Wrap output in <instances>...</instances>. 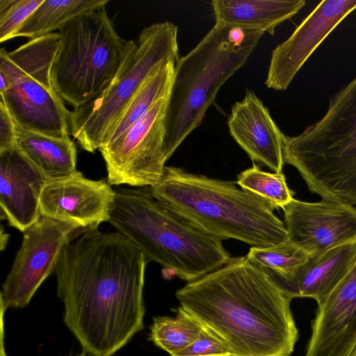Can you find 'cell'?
I'll use <instances>...</instances> for the list:
<instances>
[{"mask_svg": "<svg viewBox=\"0 0 356 356\" xmlns=\"http://www.w3.org/2000/svg\"><path fill=\"white\" fill-rule=\"evenodd\" d=\"M147 263L118 232L88 229L65 246L54 271L57 293L86 352L112 356L143 328Z\"/></svg>", "mask_w": 356, "mask_h": 356, "instance_id": "6da1fadb", "label": "cell"}, {"mask_svg": "<svg viewBox=\"0 0 356 356\" xmlns=\"http://www.w3.org/2000/svg\"><path fill=\"white\" fill-rule=\"evenodd\" d=\"M175 296L232 356H290L294 350L292 298L246 256L188 282Z\"/></svg>", "mask_w": 356, "mask_h": 356, "instance_id": "7a4b0ae2", "label": "cell"}, {"mask_svg": "<svg viewBox=\"0 0 356 356\" xmlns=\"http://www.w3.org/2000/svg\"><path fill=\"white\" fill-rule=\"evenodd\" d=\"M149 188L172 213L221 241L232 238L252 247H268L289 240L275 208L235 182L165 166L160 180Z\"/></svg>", "mask_w": 356, "mask_h": 356, "instance_id": "3957f363", "label": "cell"}, {"mask_svg": "<svg viewBox=\"0 0 356 356\" xmlns=\"http://www.w3.org/2000/svg\"><path fill=\"white\" fill-rule=\"evenodd\" d=\"M108 222L145 255L188 282L216 270L232 259L222 241L172 213L149 187L115 189Z\"/></svg>", "mask_w": 356, "mask_h": 356, "instance_id": "277c9868", "label": "cell"}, {"mask_svg": "<svg viewBox=\"0 0 356 356\" xmlns=\"http://www.w3.org/2000/svg\"><path fill=\"white\" fill-rule=\"evenodd\" d=\"M264 33L216 22L190 52L178 58L166 112L167 160L202 124L220 87L245 64Z\"/></svg>", "mask_w": 356, "mask_h": 356, "instance_id": "5b68a950", "label": "cell"}, {"mask_svg": "<svg viewBox=\"0 0 356 356\" xmlns=\"http://www.w3.org/2000/svg\"><path fill=\"white\" fill-rule=\"evenodd\" d=\"M283 156L312 193L356 204V77L331 98L321 120L296 136L284 135Z\"/></svg>", "mask_w": 356, "mask_h": 356, "instance_id": "8992f818", "label": "cell"}, {"mask_svg": "<svg viewBox=\"0 0 356 356\" xmlns=\"http://www.w3.org/2000/svg\"><path fill=\"white\" fill-rule=\"evenodd\" d=\"M177 26L156 22L145 27L132 40L110 84L95 99L70 113V132L79 146L95 152L105 146L116 124L147 79L168 62L179 58Z\"/></svg>", "mask_w": 356, "mask_h": 356, "instance_id": "52a82bcc", "label": "cell"}, {"mask_svg": "<svg viewBox=\"0 0 356 356\" xmlns=\"http://www.w3.org/2000/svg\"><path fill=\"white\" fill-rule=\"evenodd\" d=\"M58 33L51 81L60 97L76 108L110 84L132 40L119 36L105 7L70 19Z\"/></svg>", "mask_w": 356, "mask_h": 356, "instance_id": "ba28073f", "label": "cell"}, {"mask_svg": "<svg viewBox=\"0 0 356 356\" xmlns=\"http://www.w3.org/2000/svg\"><path fill=\"white\" fill-rule=\"evenodd\" d=\"M59 40V33H51L11 52L0 49V102L22 128L63 138L70 137V112L50 76Z\"/></svg>", "mask_w": 356, "mask_h": 356, "instance_id": "9c48e42d", "label": "cell"}, {"mask_svg": "<svg viewBox=\"0 0 356 356\" xmlns=\"http://www.w3.org/2000/svg\"><path fill=\"white\" fill-rule=\"evenodd\" d=\"M169 96L156 102L119 138L99 149L111 186L150 187L161 178L167 161L165 138Z\"/></svg>", "mask_w": 356, "mask_h": 356, "instance_id": "30bf717a", "label": "cell"}, {"mask_svg": "<svg viewBox=\"0 0 356 356\" xmlns=\"http://www.w3.org/2000/svg\"><path fill=\"white\" fill-rule=\"evenodd\" d=\"M86 230L75 223L44 216L29 227L2 284L0 298L6 307L26 306L54 271L65 246Z\"/></svg>", "mask_w": 356, "mask_h": 356, "instance_id": "8fae6325", "label": "cell"}, {"mask_svg": "<svg viewBox=\"0 0 356 356\" xmlns=\"http://www.w3.org/2000/svg\"><path fill=\"white\" fill-rule=\"evenodd\" d=\"M289 240L310 257L356 242V208L322 199H293L283 209Z\"/></svg>", "mask_w": 356, "mask_h": 356, "instance_id": "7c38bea8", "label": "cell"}, {"mask_svg": "<svg viewBox=\"0 0 356 356\" xmlns=\"http://www.w3.org/2000/svg\"><path fill=\"white\" fill-rule=\"evenodd\" d=\"M115 194L108 181L88 179L76 170L46 183L40 197V213L85 229H97L108 222Z\"/></svg>", "mask_w": 356, "mask_h": 356, "instance_id": "4fadbf2b", "label": "cell"}, {"mask_svg": "<svg viewBox=\"0 0 356 356\" xmlns=\"http://www.w3.org/2000/svg\"><path fill=\"white\" fill-rule=\"evenodd\" d=\"M356 0L322 1L291 36L272 51L265 84L276 90L287 89L302 65L351 12Z\"/></svg>", "mask_w": 356, "mask_h": 356, "instance_id": "5bb4252c", "label": "cell"}, {"mask_svg": "<svg viewBox=\"0 0 356 356\" xmlns=\"http://www.w3.org/2000/svg\"><path fill=\"white\" fill-rule=\"evenodd\" d=\"M356 347V261L321 302L305 356H350Z\"/></svg>", "mask_w": 356, "mask_h": 356, "instance_id": "9a60e30c", "label": "cell"}, {"mask_svg": "<svg viewBox=\"0 0 356 356\" xmlns=\"http://www.w3.org/2000/svg\"><path fill=\"white\" fill-rule=\"evenodd\" d=\"M227 126L232 137L251 159L282 172L284 135L252 90L232 107Z\"/></svg>", "mask_w": 356, "mask_h": 356, "instance_id": "2e32d148", "label": "cell"}, {"mask_svg": "<svg viewBox=\"0 0 356 356\" xmlns=\"http://www.w3.org/2000/svg\"><path fill=\"white\" fill-rule=\"evenodd\" d=\"M47 181L17 149L0 153L1 218L24 233L42 216L40 197Z\"/></svg>", "mask_w": 356, "mask_h": 356, "instance_id": "e0dca14e", "label": "cell"}, {"mask_svg": "<svg viewBox=\"0 0 356 356\" xmlns=\"http://www.w3.org/2000/svg\"><path fill=\"white\" fill-rule=\"evenodd\" d=\"M356 261V242L309 257L298 267L277 273L263 269L287 295L323 300L339 284Z\"/></svg>", "mask_w": 356, "mask_h": 356, "instance_id": "ac0fdd59", "label": "cell"}, {"mask_svg": "<svg viewBox=\"0 0 356 356\" xmlns=\"http://www.w3.org/2000/svg\"><path fill=\"white\" fill-rule=\"evenodd\" d=\"M305 0H213L216 22L255 29L271 35L301 10Z\"/></svg>", "mask_w": 356, "mask_h": 356, "instance_id": "d6986e66", "label": "cell"}, {"mask_svg": "<svg viewBox=\"0 0 356 356\" xmlns=\"http://www.w3.org/2000/svg\"><path fill=\"white\" fill-rule=\"evenodd\" d=\"M17 149L48 181L76 170V148L70 137L58 138L26 130L15 122Z\"/></svg>", "mask_w": 356, "mask_h": 356, "instance_id": "ffe728a7", "label": "cell"}, {"mask_svg": "<svg viewBox=\"0 0 356 356\" xmlns=\"http://www.w3.org/2000/svg\"><path fill=\"white\" fill-rule=\"evenodd\" d=\"M108 0H44L26 19L15 37L35 39L60 29L78 15L105 7Z\"/></svg>", "mask_w": 356, "mask_h": 356, "instance_id": "44dd1931", "label": "cell"}, {"mask_svg": "<svg viewBox=\"0 0 356 356\" xmlns=\"http://www.w3.org/2000/svg\"><path fill=\"white\" fill-rule=\"evenodd\" d=\"M175 65L174 62L166 63L147 79L116 124L107 144L122 136L156 102L170 93Z\"/></svg>", "mask_w": 356, "mask_h": 356, "instance_id": "7402d4cb", "label": "cell"}, {"mask_svg": "<svg viewBox=\"0 0 356 356\" xmlns=\"http://www.w3.org/2000/svg\"><path fill=\"white\" fill-rule=\"evenodd\" d=\"M202 329V325L180 306L175 317L154 318L149 339L171 355L192 343Z\"/></svg>", "mask_w": 356, "mask_h": 356, "instance_id": "603a6c76", "label": "cell"}, {"mask_svg": "<svg viewBox=\"0 0 356 356\" xmlns=\"http://www.w3.org/2000/svg\"><path fill=\"white\" fill-rule=\"evenodd\" d=\"M236 183L275 209H283L293 199L294 192L289 188L283 172H266L254 163L238 174Z\"/></svg>", "mask_w": 356, "mask_h": 356, "instance_id": "cb8c5ba5", "label": "cell"}, {"mask_svg": "<svg viewBox=\"0 0 356 356\" xmlns=\"http://www.w3.org/2000/svg\"><path fill=\"white\" fill-rule=\"evenodd\" d=\"M246 257L263 269L286 273L304 264L310 256L288 240L268 247H252Z\"/></svg>", "mask_w": 356, "mask_h": 356, "instance_id": "d4e9b609", "label": "cell"}, {"mask_svg": "<svg viewBox=\"0 0 356 356\" xmlns=\"http://www.w3.org/2000/svg\"><path fill=\"white\" fill-rule=\"evenodd\" d=\"M44 0H0V42L14 38L22 24Z\"/></svg>", "mask_w": 356, "mask_h": 356, "instance_id": "484cf974", "label": "cell"}, {"mask_svg": "<svg viewBox=\"0 0 356 356\" xmlns=\"http://www.w3.org/2000/svg\"><path fill=\"white\" fill-rule=\"evenodd\" d=\"M170 356H232L223 342L204 328L188 346Z\"/></svg>", "mask_w": 356, "mask_h": 356, "instance_id": "4316f807", "label": "cell"}, {"mask_svg": "<svg viewBox=\"0 0 356 356\" xmlns=\"http://www.w3.org/2000/svg\"><path fill=\"white\" fill-rule=\"evenodd\" d=\"M16 149L15 122L6 106L0 102V153Z\"/></svg>", "mask_w": 356, "mask_h": 356, "instance_id": "83f0119b", "label": "cell"}, {"mask_svg": "<svg viewBox=\"0 0 356 356\" xmlns=\"http://www.w3.org/2000/svg\"><path fill=\"white\" fill-rule=\"evenodd\" d=\"M7 308L4 305L2 300L0 298V339H1V348L0 356H8L4 346V323L3 316Z\"/></svg>", "mask_w": 356, "mask_h": 356, "instance_id": "f1b7e54d", "label": "cell"}, {"mask_svg": "<svg viewBox=\"0 0 356 356\" xmlns=\"http://www.w3.org/2000/svg\"><path fill=\"white\" fill-rule=\"evenodd\" d=\"M8 234H6V233L3 232V227L1 228V238H4L5 240L4 241H1V250H3L6 243H7V239L8 238Z\"/></svg>", "mask_w": 356, "mask_h": 356, "instance_id": "f546056e", "label": "cell"}, {"mask_svg": "<svg viewBox=\"0 0 356 356\" xmlns=\"http://www.w3.org/2000/svg\"><path fill=\"white\" fill-rule=\"evenodd\" d=\"M350 356H356V347L353 350V353H352Z\"/></svg>", "mask_w": 356, "mask_h": 356, "instance_id": "4dcf8cb0", "label": "cell"}, {"mask_svg": "<svg viewBox=\"0 0 356 356\" xmlns=\"http://www.w3.org/2000/svg\"><path fill=\"white\" fill-rule=\"evenodd\" d=\"M77 356H88V355H86L85 353H81V355H77Z\"/></svg>", "mask_w": 356, "mask_h": 356, "instance_id": "1f68e13d", "label": "cell"}]
</instances>
